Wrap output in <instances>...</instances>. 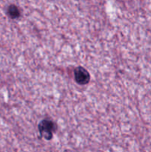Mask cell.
<instances>
[{
    "label": "cell",
    "instance_id": "obj_1",
    "mask_svg": "<svg viewBox=\"0 0 151 152\" xmlns=\"http://www.w3.org/2000/svg\"><path fill=\"white\" fill-rule=\"evenodd\" d=\"M38 128L41 136L47 140L52 139L53 133L57 129L56 123L50 120H43L40 122Z\"/></svg>",
    "mask_w": 151,
    "mask_h": 152
},
{
    "label": "cell",
    "instance_id": "obj_2",
    "mask_svg": "<svg viewBox=\"0 0 151 152\" xmlns=\"http://www.w3.org/2000/svg\"><path fill=\"white\" fill-rule=\"evenodd\" d=\"M74 79L78 84L84 86L89 83L90 76L87 70L82 67H78L74 71Z\"/></svg>",
    "mask_w": 151,
    "mask_h": 152
},
{
    "label": "cell",
    "instance_id": "obj_3",
    "mask_svg": "<svg viewBox=\"0 0 151 152\" xmlns=\"http://www.w3.org/2000/svg\"><path fill=\"white\" fill-rule=\"evenodd\" d=\"M7 14L10 19H16L20 16L21 12L17 6H16L15 4H10L7 9Z\"/></svg>",
    "mask_w": 151,
    "mask_h": 152
}]
</instances>
